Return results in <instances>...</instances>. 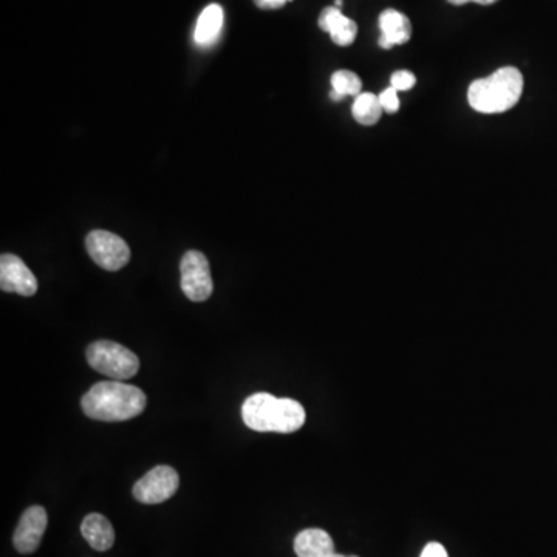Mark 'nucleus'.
Wrapping results in <instances>:
<instances>
[{
	"instance_id": "423d86ee",
	"label": "nucleus",
	"mask_w": 557,
	"mask_h": 557,
	"mask_svg": "<svg viewBox=\"0 0 557 557\" xmlns=\"http://www.w3.org/2000/svg\"><path fill=\"white\" fill-rule=\"evenodd\" d=\"M182 290L186 298L192 302L208 301L214 291L211 267L205 254L200 251H188L183 256L182 264Z\"/></svg>"
},
{
	"instance_id": "7ed1b4c3",
	"label": "nucleus",
	"mask_w": 557,
	"mask_h": 557,
	"mask_svg": "<svg viewBox=\"0 0 557 557\" xmlns=\"http://www.w3.org/2000/svg\"><path fill=\"white\" fill-rule=\"evenodd\" d=\"M523 92V76L514 67H502L488 78L477 79L469 86V106L475 112H508L519 103Z\"/></svg>"
},
{
	"instance_id": "6ab92c4d",
	"label": "nucleus",
	"mask_w": 557,
	"mask_h": 557,
	"mask_svg": "<svg viewBox=\"0 0 557 557\" xmlns=\"http://www.w3.org/2000/svg\"><path fill=\"white\" fill-rule=\"evenodd\" d=\"M420 557H449L448 551L446 548L443 547L441 544H437V542H431V544L426 545L424 547L423 553H421Z\"/></svg>"
},
{
	"instance_id": "f8f14e48",
	"label": "nucleus",
	"mask_w": 557,
	"mask_h": 557,
	"mask_svg": "<svg viewBox=\"0 0 557 557\" xmlns=\"http://www.w3.org/2000/svg\"><path fill=\"white\" fill-rule=\"evenodd\" d=\"M294 551L298 557H330L335 553V544L327 531L308 528L294 539Z\"/></svg>"
},
{
	"instance_id": "a211bd4d",
	"label": "nucleus",
	"mask_w": 557,
	"mask_h": 557,
	"mask_svg": "<svg viewBox=\"0 0 557 557\" xmlns=\"http://www.w3.org/2000/svg\"><path fill=\"white\" fill-rule=\"evenodd\" d=\"M378 98H380V104L384 112L397 113L398 109H400V98H398L397 90L393 89V87L384 90Z\"/></svg>"
},
{
	"instance_id": "5701e85b",
	"label": "nucleus",
	"mask_w": 557,
	"mask_h": 557,
	"mask_svg": "<svg viewBox=\"0 0 557 557\" xmlns=\"http://www.w3.org/2000/svg\"><path fill=\"white\" fill-rule=\"evenodd\" d=\"M330 557H356V556H342V554L333 553Z\"/></svg>"
},
{
	"instance_id": "f3484780",
	"label": "nucleus",
	"mask_w": 557,
	"mask_h": 557,
	"mask_svg": "<svg viewBox=\"0 0 557 557\" xmlns=\"http://www.w3.org/2000/svg\"><path fill=\"white\" fill-rule=\"evenodd\" d=\"M415 84H417V78L414 73L407 72V70H398L390 78V87H393L398 93L411 90Z\"/></svg>"
},
{
	"instance_id": "dca6fc26",
	"label": "nucleus",
	"mask_w": 557,
	"mask_h": 557,
	"mask_svg": "<svg viewBox=\"0 0 557 557\" xmlns=\"http://www.w3.org/2000/svg\"><path fill=\"white\" fill-rule=\"evenodd\" d=\"M333 92L339 93L342 98L346 96L361 95L363 83L356 73L349 72V70H338L332 76Z\"/></svg>"
},
{
	"instance_id": "4be33fe9",
	"label": "nucleus",
	"mask_w": 557,
	"mask_h": 557,
	"mask_svg": "<svg viewBox=\"0 0 557 557\" xmlns=\"http://www.w3.org/2000/svg\"><path fill=\"white\" fill-rule=\"evenodd\" d=\"M342 5H344V2H342V0H335V7H342Z\"/></svg>"
},
{
	"instance_id": "412c9836",
	"label": "nucleus",
	"mask_w": 557,
	"mask_h": 557,
	"mask_svg": "<svg viewBox=\"0 0 557 557\" xmlns=\"http://www.w3.org/2000/svg\"><path fill=\"white\" fill-rule=\"evenodd\" d=\"M448 2L452 5H465L469 4V2H475V4L480 5H491L496 4L497 0H448Z\"/></svg>"
},
{
	"instance_id": "9d476101",
	"label": "nucleus",
	"mask_w": 557,
	"mask_h": 557,
	"mask_svg": "<svg viewBox=\"0 0 557 557\" xmlns=\"http://www.w3.org/2000/svg\"><path fill=\"white\" fill-rule=\"evenodd\" d=\"M381 36L380 44L384 50L395 47V45H403L411 41L412 25L406 14L397 10H386L381 13L380 21Z\"/></svg>"
},
{
	"instance_id": "2eb2a0df",
	"label": "nucleus",
	"mask_w": 557,
	"mask_h": 557,
	"mask_svg": "<svg viewBox=\"0 0 557 557\" xmlns=\"http://www.w3.org/2000/svg\"><path fill=\"white\" fill-rule=\"evenodd\" d=\"M383 112L380 98L370 92L356 96L352 107L353 118L363 126H373V124L378 123Z\"/></svg>"
},
{
	"instance_id": "9b49d317",
	"label": "nucleus",
	"mask_w": 557,
	"mask_h": 557,
	"mask_svg": "<svg viewBox=\"0 0 557 557\" xmlns=\"http://www.w3.org/2000/svg\"><path fill=\"white\" fill-rule=\"evenodd\" d=\"M319 27L332 36V41L339 47H349L358 35L355 21L342 14L338 7L325 8L319 16Z\"/></svg>"
},
{
	"instance_id": "4468645a",
	"label": "nucleus",
	"mask_w": 557,
	"mask_h": 557,
	"mask_svg": "<svg viewBox=\"0 0 557 557\" xmlns=\"http://www.w3.org/2000/svg\"><path fill=\"white\" fill-rule=\"evenodd\" d=\"M223 8L217 4L208 5L200 14L199 21L195 25L194 41L200 47H211L216 44L222 33L223 27Z\"/></svg>"
},
{
	"instance_id": "1a4fd4ad",
	"label": "nucleus",
	"mask_w": 557,
	"mask_h": 557,
	"mask_svg": "<svg viewBox=\"0 0 557 557\" xmlns=\"http://www.w3.org/2000/svg\"><path fill=\"white\" fill-rule=\"evenodd\" d=\"M47 511L42 506H31L22 514L14 531V548L21 554H31L38 550L42 536L47 530Z\"/></svg>"
},
{
	"instance_id": "0eeeda50",
	"label": "nucleus",
	"mask_w": 557,
	"mask_h": 557,
	"mask_svg": "<svg viewBox=\"0 0 557 557\" xmlns=\"http://www.w3.org/2000/svg\"><path fill=\"white\" fill-rule=\"evenodd\" d=\"M180 477L171 466H155L134 486V497L146 505L166 502L177 493Z\"/></svg>"
},
{
	"instance_id": "aec40b11",
	"label": "nucleus",
	"mask_w": 557,
	"mask_h": 557,
	"mask_svg": "<svg viewBox=\"0 0 557 557\" xmlns=\"http://www.w3.org/2000/svg\"><path fill=\"white\" fill-rule=\"evenodd\" d=\"M254 4L262 10H277V8L284 7L287 0H254Z\"/></svg>"
},
{
	"instance_id": "f03ea898",
	"label": "nucleus",
	"mask_w": 557,
	"mask_h": 557,
	"mask_svg": "<svg viewBox=\"0 0 557 557\" xmlns=\"http://www.w3.org/2000/svg\"><path fill=\"white\" fill-rule=\"evenodd\" d=\"M242 418L248 428L256 432L291 434L304 426L307 414L299 401L260 392L245 400Z\"/></svg>"
},
{
	"instance_id": "20e7f679",
	"label": "nucleus",
	"mask_w": 557,
	"mask_h": 557,
	"mask_svg": "<svg viewBox=\"0 0 557 557\" xmlns=\"http://www.w3.org/2000/svg\"><path fill=\"white\" fill-rule=\"evenodd\" d=\"M90 367L115 381L130 380L140 370V359L134 352L112 341H96L87 349Z\"/></svg>"
},
{
	"instance_id": "f257e3e1",
	"label": "nucleus",
	"mask_w": 557,
	"mask_h": 557,
	"mask_svg": "<svg viewBox=\"0 0 557 557\" xmlns=\"http://www.w3.org/2000/svg\"><path fill=\"white\" fill-rule=\"evenodd\" d=\"M146 403V395L138 387L121 381H101L84 395L81 407L92 420L113 423L143 414Z\"/></svg>"
},
{
	"instance_id": "6e6552de",
	"label": "nucleus",
	"mask_w": 557,
	"mask_h": 557,
	"mask_svg": "<svg viewBox=\"0 0 557 557\" xmlns=\"http://www.w3.org/2000/svg\"><path fill=\"white\" fill-rule=\"evenodd\" d=\"M0 288L7 293L19 296H35L38 291V279L24 264L21 257L14 254H2L0 257Z\"/></svg>"
},
{
	"instance_id": "39448f33",
	"label": "nucleus",
	"mask_w": 557,
	"mask_h": 557,
	"mask_svg": "<svg viewBox=\"0 0 557 557\" xmlns=\"http://www.w3.org/2000/svg\"><path fill=\"white\" fill-rule=\"evenodd\" d=\"M89 256L96 265L107 271H118L126 267L130 260V248L117 234L96 229L86 239Z\"/></svg>"
},
{
	"instance_id": "ddd939ff",
	"label": "nucleus",
	"mask_w": 557,
	"mask_h": 557,
	"mask_svg": "<svg viewBox=\"0 0 557 557\" xmlns=\"http://www.w3.org/2000/svg\"><path fill=\"white\" fill-rule=\"evenodd\" d=\"M81 533L89 542L90 547L96 551H107L115 544V531L109 519L98 513L89 514L83 520Z\"/></svg>"
}]
</instances>
